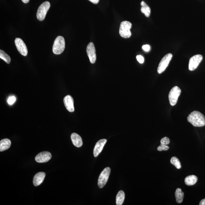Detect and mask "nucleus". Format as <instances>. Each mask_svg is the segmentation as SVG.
<instances>
[{"label": "nucleus", "instance_id": "nucleus-14", "mask_svg": "<svg viewBox=\"0 0 205 205\" xmlns=\"http://www.w3.org/2000/svg\"><path fill=\"white\" fill-rule=\"evenodd\" d=\"M46 176L44 172H39L36 174L33 179V184L35 186H38L42 183Z\"/></svg>", "mask_w": 205, "mask_h": 205}, {"label": "nucleus", "instance_id": "nucleus-26", "mask_svg": "<svg viewBox=\"0 0 205 205\" xmlns=\"http://www.w3.org/2000/svg\"><path fill=\"white\" fill-rule=\"evenodd\" d=\"M137 59L139 63H144V58L143 57L141 56V55H138L137 56Z\"/></svg>", "mask_w": 205, "mask_h": 205}, {"label": "nucleus", "instance_id": "nucleus-16", "mask_svg": "<svg viewBox=\"0 0 205 205\" xmlns=\"http://www.w3.org/2000/svg\"><path fill=\"white\" fill-rule=\"evenodd\" d=\"M11 145L10 139H4L0 141V151H2L9 149Z\"/></svg>", "mask_w": 205, "mask_h": 205}, {"label": "nucleus", "instance_id": "nucleus-23", "mask_svg": "<svg viewBox=\"0 0 205 205\" xmlns=\"http://www.w3.org/2000/svg\"><path fill=\"white\" fill-rule=\"evenodd\" d=\"M161 142V145H168V144H170V140L168 137H165L161 139L160 141Z\"/></svg>", "mask_w": 205, "mask_h": 205}, {"label": "nucleus", "instance_id": "nucleus-30", "mask_svg": "<svg viewBox=\"0 0 205 205\" xmlns=\"http://www.w3.org/2000/svg\"><path fill=\"white\" fill-rule=\"evenodd\" d=\"M21 1H23L24 3H28L29 1V0H21Z\"/></svg>", "mask_w": 205, "mask_h": 205}, {"label": "nucleus", "instance_id": "nucleus-13", "mask_svg": "<svg viewBox=\"0 0 205 205\" xmlns=\"http://www.w3.org/2000/svg\"><path fill=\"white\" fill-rule=\"evenodd\" d=\"M106 142V139H101L96 143L94 150V155L95 157H97L101 152Z\"/></svg>", "mask_w": 205, "mask_h": 205}, {"label": "nucleus", "instance_id": "nucleus-6", "mask_svg": "<svg viewBox=\"0 0 205 205\" xmlns=\"http://www.w3.org/2000/svg\"><path fill=\"white\" fill-rule=\"evenodd\" d=\"M111 169L109 167H107L105 169L100 175L98 180V186L100 188H102L105 185L109 179Z\"/></svg>", "mask_w": 205, "mask_h": 205}, {"label": "nucleus", "instance_id": "nucleus-9", "mask_svg": "<svg viewBox=\"0 0 205 205\" xmlns=\"http://www.w3.org/2000/svg\"><path fill=\"white\" fill-rule=\"evenodd\" d=\"M15 43L19 52L23 56H26L28 53V51L27 46L23 40L21 39L17 38L15 40Z\"/></svg>", "mask_w": 205, "mask_h": 205}, {"label": "nucleus", "instance_id": "nucleus-19", "mask_svg": "<svg viewBox=\"0 0 205 205\" xmlns=\"http://www.w3.org/2000/svg\"><path fill=\"white\" fill-rule=\"evenodd\" d=\"M175 195L176 202L178 203H182L184 198V193L182 192V189L180 188L177 189L175 191Z\"/></svg>", "mask_w": 205, "mask_h": 205}, {"label": "nucleus", "instance_id": "nucleus-25", "mask_svg": "<svg viewBox=\"0 0 205 205\" xmlns=\"http://www.w3.org/2000/svg\"><path fill=\"white\" fill-rule=\"evenodd\" d=\"M169 147L168 145H160L157 148V150L158 151H166L169 149Z\"/></svg>", "mask_w": 205, "mask_h": 205}, {"label": "nucleus", "instance_id": "nucleus-17", "mask_svg": "<svg viewBox=\"0 0 205 205\" xmlns=\"http://www.w3.org/2000/svg\"><path fill=\"white\" fill-rule=\"evenodd\" d=\"M198 178L194 175H189L185 179V182L186 185L188 186L193 185L197 182Z\"/></svg>", "mask_w": 205, "mask_h": 205}, {"label": "nucleus", "instance_id": "nucleus-22", "mask_svg": "<svg viewBox=\"0 0 205 205\" xmlns=\"http://www.w3.org/2000/svg\"><path fill=\"white\" fill-rule=\"evenodd\" d=\"M170 163L175 166L177 169H180L182 166L179 160L176 157L173 156L170 159Z\"/></svg>", "mask_w": 205, "mask_h": 205}, {"label": "nucleus", "instance_id": "nucleus-24", "mask_svg": "<svg viewBox=\"0 0 205 205\" xmlns=\"http://www.w3.org/2000/svg\"><path fill=\"white\" fill-rule=\"evenodd\" d=\"M16 101V98L15 96H10L7 100V103L9 105H12Z\"/></svg>", "mask_w": 205, "mask_h": 205}, {"label": "nucleus", "instance_id": "nucleus-27", "mask_svg": "<svg viewBox=\"0 0 205 205\" xmlns=\"http://www.w3.org/2000/svg\"><path fill=\"white\" fill-rule=\"evenodd\" d=\"M142 48L144 51L148 52L150 50L151 48L150 46L148 44H146V45H144L142 46Z\"/></svg>", "mask_w": 205, "mask_h": 205}, {"label": "nucleus", "instance_id": "nucleus-11", "mask_svg": "<svg viewBox=\"0 0 205 205\" xmlns=\"http://www.w3.org/2000/svg\"><path fill=\"white\" fill-rule=\"evenodd\" d=\"M51 157L50 153L47 151H42L36 156L35 160L38 163H45L49 161L51 159Z\"/></svg>", "mask_w": 205, "mask_h": 205}, {"label": "nucleus", "instance_id": "nucleus-10", "mask_svg": "<svg viewBox=\"0 0 205 205\" xmlns=\"http://www.w3.org/2000/svg\"><path fill=\"white\" fill-rule=\"evenodd\" d=\"M86 51L91 63H95L96 58V50L94 44L93 43H89L87 45Z\"/></svg>", "mask_w": 205, "mask_h": 205}, {"label": "nucleus", "instance_id": "nucleus-4", "mask_svg": "<svg viewBox=\"0 0 205 205\" xmlns=\"http://www.w3.org/2000/svg\"><path fill=\"white\" fill-rule=\"evenodd\" d=\"M50 7V3L48 1H46L40 5L38 9L37 13L38 20L40 21L44 20Z\"/></svg>", "mask_w": 205, "mask_h": 205}, {"label": "nucleus", "instance_id": "nucleus-1", "mask_svg": "<svg viewBox=\"0 0 205 205\" xmlns=\"http://www.w3.org/2000/svg\"><path fill=\"white\" fill-rule=\"evenodd\" d=\"M187 120L195 127H202L205 125L204 115L199 111L192 112L188 117Z\"/></svg>", "mask_w": 205, "mask_h": 205}, {"label": "nucleus", "instance_id": "nucleus-8", "mask_svg": "<svg viewBox=\"0 0 205 205\" xmlns=\"http://www.w3.org/2000/svg\"><path fill=\"white\" fill-rule=\"evenodd\" d=\"M203 58V56L200 54L196 55L191 58L189 61V70L190 71L195 70L202 61Z\"/></svg>", "mask_w": 205, "mask_h": 205}, {"label": "nucleus", "instance_id": "nucleus-20", "mask_svg": "<svg viewBox=\"0 0 205 205\" xmlns=\"http://www.w3.org/2000/svg\"><path fill=\"white\" fill-rule=\"evenodd\" d=\"M125 193L123 191H120L117 194L116 197V203L117 205L123 204L125 199Z\"/></svg>", "mask_w": 205, "mask_h": 205}, {"label": "nucleus", "instance_id": "nucleus-7", "mask_svg": "<svg viewBox=\"0 0 205 205\" xmlns=\"http://www.w3.org/2000/svg\"><path fill=\"white\" fill-rule=\"evenodd\" d=\"M172 57H173V55L170 53H168L162 58L157 68V72L158 73L161 74L165 71L169 64Z\"/></svg>", "mask_w": 205, "mask_h": 205}, {"label": "nucleus", "instance_id": "nucleus-21", "mask_svg": "<svg viewBox=\"0 0 205 205\" xmlns=\"http://www.w3.org/2000/svg\"><path fill=\"white\" fill-rule=\"evenodd\" d=\"M0 58L4 61L7 63H10L11 62V58L8 55L6 54L4 51L0 50Z\"/></svg>", "mask_w": 205, "mask_h": 205}, {"label": "nucleus", "instance_id": "nucleus-18", "mask_svg": "<svg viewBox=\"0 0 205 205\" xmlns=\"http://www.w3.org/2000/svg\"><path fill=\"white\" fill-rule=\"evenodd\" d=\"M141 5L142 6L141 8V12L144 13L146 17H149L151 14V8L144 1L141 2Z\"/></svg>", "mask_w": 205, "mask_h": 205}, {"label": "nucleus", "instance_id": "nucleus-28", "mask_svg": "<svg viewBox=\"0 0 205 205\" xmlns=\"http://www.w3.org/2000/svg\"><path fill=\"white\" fill-rule=\"evenodd\" d=\"M89 1L94 4H97L99 2L100 0H89Z\"/></svg>", "mask_w": 205, "mask_h": 205}, {"label": "nucleus", "instance_id": "nucleus-3", "mask_svg": "<svg viewBox=\"0 0 205 205\" xmlns=\"http://www.w3.org/2000/svg\"><path fill=\"white\" fill-rule=\"evenodd\" d=\"M132 25L131 23L128 21H123L120 24L119 29V34L123 38L127 39L131 36L130 31Z\"/></svg>", "mask_w": 205, "mask_h": 205}, {"label": "nucleus", "instance_id": "nucleus-29", "mask_svg": "<svg viewBox=\"0 0 205 205\" xmlns=\"http://www.w3.org/2000/svg\"><path fill=\"white\" fill-rule=\"evenodd\" d=\"M199 205H205V199H203L199 203Z\"/></svg>", "mask_w": 205, "mask_h": 205}, {"label": "nucleus", "instance_id": "nucleus-12", "mask_svg": "<svg viewBox=\"0 0 205 205\" xmlns=\"http://www.w3.org/2000/svg\"><path fill=\"white\" fill-rule=\"evenodd\" d=\"M63 102L67 110L70 112H73L75 111L73 98L70 95L65 96L63 99Z\"/></svg>", "mask_w": 205, "mask_h": 205}, {"label": "nucleus", "instance_id": "nucleus-5", "mask_svg": "<svg viewBox=\"0 0 205 205\" xmlns=\"http://www.w3.org/2000/svg\"><path fill=\"white\" fill-rule=\"evenodd\" d=\"M181 92V89L177 86L174 87L170 91L169 94V100L171 106H174L176 104Z\"/></svg>", "mask_w": 205, "mask_h": 205}, {"label": "nucleus", "instance_id": "nucleus-15", "mask_svg": "<svg viewBox=\"0 0 205 205\" xmlns=\"http://www.w3.org/2000/svg\"><path fill=\"white\" fill-rule=\"evenodd\" d=\"M72 142L74 145L77 147H82L83 144L82 138L76 133H73L71 136Z\"/></svg>", "mask_w": 205, "mask_h": 205}, {"label": "nucleus", "instance_id": "nucleus-2", "mask_svg": "<svg viewBox=\"0 0 205 205\" xmlns=\"http://www.w3.org/2000/svg\"><path fill=\"white\" fill-rule=\"evenodd\" d=\"M65 48V41L62 36H58L54 41L53 47V51L55 54H61L64 51Z\"/></svg>", "mask_w": 205, "mask_h": 205}]
</instances>
